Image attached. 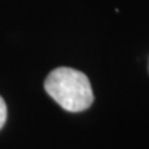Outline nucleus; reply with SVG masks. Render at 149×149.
I'll return each instance as SVG.
<instances>
[{"label":"nucleus","instance_id":"2","mask_svg":"<svg viewBox=\"0 0 149 149\" xmlns=\"http://www.w3.org/2000/svg\"><path fill=\"white\" fill-rule=\"evenodd\" d=\"M6 116H8V111H6L5 101L0 96V129L4 127V124L6 122Z\"/></svg>","mask_w":149,"mask_h":149},{"label":"nucleus","instance_id":"1","mask_svg":"<svg viewBox=\"0 0 149 149\" xmlns=\"http://www.w3.org/2000/svg\"><path fill=\"white\" fill-rule=\"evenodd\" d=\"M45 91L67 112H82L93 103V91L88 77L71 67L52 70L45 80Z\"/></svg>","mask_w":149,"mask_h":149}]
</instances>
